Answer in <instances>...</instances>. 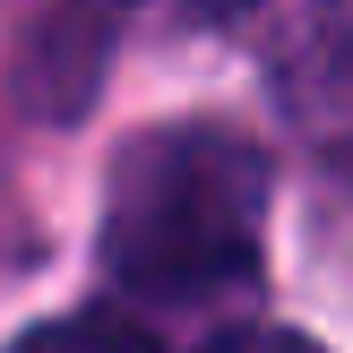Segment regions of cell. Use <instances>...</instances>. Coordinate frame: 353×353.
Instances as JSON below:
<instances>
[{"label":"cell","instance_id":"obj_1","mask_svg":"<svg viewBox=\"0 0 353 353\" xmlns=\"http://www.w3.org/2000/svg\"><path fill=\"white\" fill-rule=\"evenodd\" d=\"M268 155L241 130L172 121L112 155L103 259L138 302H216L259 276Z\"/></svg>","mask_w":353,"mask_h":353},{"label":"cell","instance_id":"obj_2","mask_svg":"<svg viewBox=\"0 0 353 353\" xmlns=\"http://www.w3.org/2000/svg\"><path fill=\"white\" fill-rule=\"evenodd\" d=\"M121 9H130V0H43V9L26 17L9 86H17V103H26L34 121H52V130L86 121V103H95V86H103V61H112Z\"/></svg>","mask_w":353,"mask_h":353},{"label":"cell","instance_id":"obj_3","mask_svg":"<svg viewBox=\"0 0 353 353\" xmlns=\"http://www.w3.org/2000/svg\"><path fill=\"white\" fill-rule=\"evenodd\" d=\"M9 353H155V336L138 319H121V310H69L52 327H26Z\"/></svg>","mask_w":353,"mask_h":353},{"label":"cell","instance_id":"obj_4","mask_svg":"<svg viewBox=\"0 0 353 353\" xmlns=\"http://www.w3.org/2000/svg\"><path fill=\"white\" fill-rule=\"evenodd\" d=\"M199 353H319V345L293 336V327H224V336H207Z\"/></svg>","mask_w":353,"mask_h":353},{"label":"cell","instance_id":"obj_5","mask_svg":"<svg viewBox=\"0 0 353 353\" xmlns=\"http://www.w3.org/2000/svg\"><path fill=\"white\" fill-rule=\"evenodd\" d=\"M199 17H241V9H259V0H190Z\"/></svg>","mask_w":353,"mask_h":353}]
</instances>
